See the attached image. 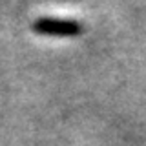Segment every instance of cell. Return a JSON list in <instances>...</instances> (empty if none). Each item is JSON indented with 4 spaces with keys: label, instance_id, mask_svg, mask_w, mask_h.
I'll list each match as a JSON object with an SVG mask.
<instances>
[{
    "label": "cell",
    "instance_id": "1",
    "mask_svg": "<svg viewBox=\"0 0 146 146\" xmlns=\"http://www.w3.org/2000/svg\"><path fill=\"white\" fill-rule=\"evenodd\" d=\"M33 31L48 36H79L84 27L80 22L70 18H55V17H38L33 22Z\"/></svg>",
    "mask_w": 146,
    "mask_h": 146
}]
</instances>
